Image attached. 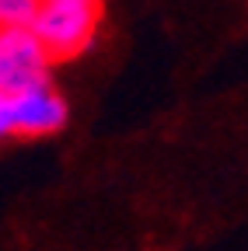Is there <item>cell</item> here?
Segmentation results:
<instances>
[{"label":"cell","instance_id":"1","mask_svg":"<svg viewBox=\"0 0 248 251\" xmlns=\"http://www.w3.org/2000/svg\"><path fill=\"white\" fill-rule=\"evenodd\" d=\"M28 28L39 35L53 63L87 52L102 28V0H35Z\"/></svg>","mask_w":248,"mask_h":251},{"label":"cell","instance_id":"2","mask_svg":"<svg viewBox=\"0 0 248 251\" xmlns=\"http://www.w3.org/2000/svg\"><path fill=\"white\" fill-rule=\"evenodd\" d=\"M53 80V56L39 42L28 25H4L0 28V91L18 94Z\"/></svg>","mask_w":248,"mask_h":251},{"label":"cell","instance_id":"3","mask_svg":"<svg viewBox=\"0 0 248 251\" xmlns=\"http://www.w3.org/2000/svg\"><path fill=\"white\" fill-rule=\"evenodd\" d=\"M11 115H14V136H53L67 126L70 105L67 98L56 91L53 80H42L35 87H25L11 94Z\"/></svg>","mask_w":248,"mask_h":251},{"label":"cell","instance_id":"4","mask_svg":"<svg viewBox=\"0 0 248 251\" xmlns=\"http://www.w3.org/2000/svg\"><path fill=\"white\" fill-rule=\"evenodd\" d=\"M35 0H0V28L4 25H28Z\"/></svg>","mask_w":248,"mask_h":251},{"label":"cell","instance_id":"5","mask_svg":"<svg viewBox=\"0 0 248 251\" xmlns=\"http://www.w3.org/2000/svg\"><path fill=\"white\" fill-rule=\"evenodd\" d=\"M14 136V115H11V94L0 91V140Z\"/></svg>","mask_w":248,"mask_h":251}]
</instances>
